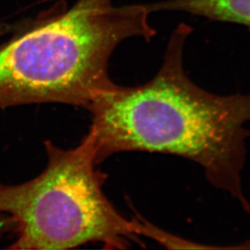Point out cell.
<instances>
[{
	"label": "cell",
	"mask_w": 250,
	"mask_h": 250,
	"mask_svg": "<svg viewBox=\"0 0 250 250\" xmlns=\"http://www.w3.org/2000/svg\"><path fill=\"white\" fill-rule=\"evenodd\" d=\"M192 31L186 23L176 27L151 80L137 86L115 84L88 107L97 163L123 152L179 156L197 163L212 186L250 212L242 181L250 94L216 95L191 81L183 55Z\"/></svg>",
	"instance_id": "6da1fadb"
},
{
	"label": "cell",
	"mask_w": 250,
	"mask_h": 250,
	"mask_svg": "<svg viewBox=\"0 0 250 250\" xmlns=\"http://www.w3.org/2000/svg\"><path fill=\"white\" fill-rule=\"evenodd\" d=\"M145 5L77 0L0 46V108L62 103L88 108L115 86L108 62L126 39L156 31Z\"/></svg>",
	"instance_id": "7a4b0ae2"
},
{
	"label": "cell",
	"mask_w": 250,
	"mask_h": 250,
	"mask_svg": "<svg viewBox=\"0 0 250 250\" xmlns=\"http://www.w3.org/2000/svg\"><path fill=\"white\" fill-rule=\"evenodd\" d=\"M47 163L36 178L16 186L0 184V214L15 224L10 250H72L88 243L104 249L143 246L133 221L121 214L103 192L107 174L97 167L91 132L74 148L45 141Z\"/></svg>",
	"instance_id": "3957f363"
},
{
	"label": "cell",
	"mask_w": 250,
	"mask_h": 250,
	"mask_svg": "<svg viewBox=\"0 0 250 250\" xmlns=\"http://www.w3.org/2000/svg\"><path fill=\"white\" fill-rule=\"evenodd\" d=\"M146 6L150 13L161 10L183 11L210 21L250 27V0H166Z\"/></svg>",
	"instance_id": "277c9868"
},
{
	"label": "cell",
	"mask_w": 250,
	"mask_h": 250,
	"mask_svg": "<svg viewBox=\"0 0 250 250\" xmlns=\"http://www.w3.org/2000/svg\"><path fill=\"white\" fill-rule=\"evenodd\" d=\"M134 224V232L137 235H144L170 250H191V249H211V247L195 244L194 242L188 241L179 236L173 235L161 228L149 223L143 217L136 215L132 220Z\"/></svg>",
	"instance_id": "5b68a950"
},
{
	"label": "cell",
	"mask_w": 250,
	"mask_h": 250,
	"mask_svg": "<svg viewBox=\"0 0 250 250\" xmlns=\"http://www.w3.org/2000/svg\"><path fill=\"white\" fill-rule=\"evenodd\" d=\"M15 224L8 215L0 214V234L8 230H14Z\"/></svg>",
	"instance_id": "8992f818"
}]
</instances>
